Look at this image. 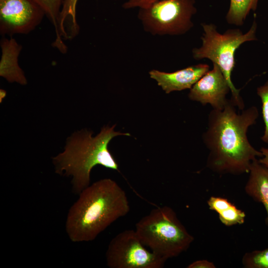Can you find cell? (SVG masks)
<instances>
[{
  "mask_svg": "<svg viewBox=\"0 0 268 268\" xmlns=\"http://www.w3.org/2000/svg\"><path fill=\"white\" fill-rule=\"evenodd\" d=\"M231 99L222 110L212 109L202 134L208 151L206 166L219 174L249 173L252 162L263 155L250 142L249 128L256 124L259 113L252 106L241 112Z\"/></svg>",
  "mask_w": 268,
  "mask_h": 268,
  "instance_id": "6da1fadb",
  "label": "cell"
},
{
  "mask_svg": "<svg viewBox=\"0 0 268 268\" xmlns=\"http://www.w3.org/2000/svg\"><path fill=\"white\" fill-rule=\"evenodd\" d=\"M130 210L125 191L115 181L103 179L79 194L68 210L66 231L72 242L92 241Z\"/></svg>",
  "mask_w": 268,
  "mask_h": 268,
  "instance_id": "7a4b0ae2",
  "label": "cell"
},
{
  "mask_svg": "<svg viewBox=\"0 0 268 268\" xmlns=\"http://www.w3.org/2000/svg\"><path fill=\"white\" fill-rule=\"evenodd\" d=\"M115 127H104L94 137L87 130L76 132L68 138L64 151L53 158L56 173L71 177L72 190L75 194L79 195L90 185V172L95 166L119 171L108 145L116 136L130 134L115 132Z\"/></svg>",
  "mask_w": 268,
  "mask_h": 268,
  "instance_id": "3957f363",
  "label": "cell"
},
{
  "mask_svg": "<svg viewBox=\"0 0 268 268\" xmlns=\"http://www.w3.org/2000/svg\"><path fill=\"white\" fill-rule=\"evenodd\" d=\"M135 231L145 247L166 261L187 251L194 240L168 206L151 210L136 223Z\"/></svg>",
  "mask_w": 268,
  "mask_h": 268,
  "instance_id": "277c9868",
  "label": "cell"
},
{
  "mask_svg": "<svg viewBox=\"0 0 268 268\" xmlns=\"http://www.w3.org/2000/svg\"><path fill=\"white\" fill-rule=\"evenodd\" d=\"M201 26L203 31L201 38V45L193 49V57L197 60L207 59L220 68L229 85L231 99L239 110H242L244 103L240 95V89L232 82L231 74L235 65L236 50L245 42L257 40V23L254 21L245 33L239 29H230L220 33L212 23H203Z\"/></svg>",
  "mask_w": 268,
  "mask_h": 268,
  "instance_id": "5b68a950",
  "label": "cell"
},
{
  "mask_svg": "<svg viewBox=\"0 0 268 268\" xmlns=\"http://www.w3.org/2000/svg\"><path fill=\"white\" fill-rule=\"evenodd\" d=\"M195 0H159L138 9V18L145 31L154 36H179L194 26Z\"/></svg>",
  "mask_w": 268,
  "mask_h": 268,
  "instance_id": "8992f818",
  "label": "cell"
},
{
  "mask_svg": "<svg viewBox=\"0 0 268 268\" xmlns=\"http://www.w3.org/2000/svg\"><path fill=\"white\" fill-rule=\"evenodd\" d=\"M110 268H161L166 260L147 250L135 230H126L110 242L106 253Z\"/></svg>",
  "mask_w": 268,
  "mask_h": 268,
  "instance_id": "52a82bcc",
  "label": "cell"
},
{
  "mask_svg": "<svg viewBox=\"0 0 268 268\" xmlns=\"http://www.w3.org/2000/svg\"><path fill=\"white\" fill-rule=\"evenodd\" d=\"M45 15L33 0H0V33L10 36L27 34L40 24Z\"/></svg>",
  "mask_w": 268,
  "mask_h": 268,
  "instance_id": "ba28073f",
  "label": "cell"
},
{
  "mask_svg": "<svg viewBox=\"0 0 268 268\" xmlns=\"http://www.w3.org/2000/svg\"><path fill=\"white\" fill-rule=\"evenodd\" d=\"M230 92L228 82L220 68L213 64L212 68L207 71L190 89L189 99L203 105L209 104L214 109L222 110Z\"/></svg>",
  "mask_w": 268,
  "mask_h": 268,
  "instance_id": "9c48e42d",
  "label": "cell"
},
{
  "mask_svg": "<svg viewBox=\"0 0 268 268\" xmlns=\"http://www.w3.org/2000/svg\"><path fill=\"white\" fill-rule=\"evenodd\" d=\"M209 66L206 64H199L189 66L174 72H167L157 69L149 72L151 78L167 94L191 89L208 70Z\"/></svg>",
  "mask_w": 268,
  "mask_h": 268,
  "instance_id": "30bf717a",
  "label": "cell"
},
{
  "mask_svg": "<svg viewBox=\"0 0 268 268\" xmlns=\"http://www.w3.org/2000/svg\"><path fill=\"white\" fill-rule=\"evenodd\" d=\"M0 76L9 82L26 85L27 79L18 64V57L22 46L12 37L3 38L0 41Z\"/></svg>",
  "mask_w": 268,
  "mask_h": 268,
  "instance_id": "8fae6325",
  "label": "cell"
},
{
  "mask_svg": "<svg viewBox=\"0 0 268 268\" xmlns=\"http://www.w3.org/2000/svg\"><path fill=\"white\" fill-rule=\"evenodd\" d=\"M248 174L245 192L253 200L263 204L267 212L266 223L268 226V167L256 159L252 162Z\"/></svg>",
  "mask_w": 268,
  "mask_h": 268,
  "instance_id": "7c38bea8",
  "label": "cell"
},
{
  "mask_svg": "<svg viewBox=\"0 0 268 268\" xmlns=\"http://www.w3.org/2000/svg\"><path fill=\"white\" fill-rule=\"evenodd\" d=\"M207 204L210 209L218 214L220 221L226 226L242 224L245 221V212L225 198L212 196Z\"/></svg>",
  "mask_w": 268,
  "mask_h": 268,
  "instance_id": "4fadbf2b",
  "label": "cell"
},
{
  "mask_svg": "<svg viewBox=\"0 0 268 268\" xmlns=\"http://www.w3.org/2000/svg\"><path fill=\"white\" fill-rule=\"evenodd\" d=\"M79 0H64L59 19L62 39L70 40L77 35L79 26L76 19V6Z\"/></svg>",
  "mask_w": 268,
  "mask_h": 268,
  "instance_id": "5bb4252c",
  "label": "cell"
},
{
  "mask_svg": "<svg viewBox=\"0 0 268 268\" xmlns=\"http://www.w3.org/2000/svg\"><path fill=\"white\" fill-rule=\"evenodd\" d=\"M44 10L45 15L54 26L56 38L53 46L61 53H65L67 47L60 35L59 19L64 0H33Z\"/></svg>",
  "mask_w": 268,
  "mask_h": 268,
  "instance_id": "9a60e30c",
  "label": "cell"
},
{
  "mask_svg": "<svg viewBox=\"0 0 268 268\" xmlns=\"http://www.w3.org/2000/svg\"><path fill=\"white\" fill-rule=\"evenodd\" d=\"M259 0H230L229 7L226 15L229 24L242 26L251 11H255Z\"/></svg>",
  "mask_w": 268,
  "mask_h": 268,
  "instance_id": "2e32d148",
  "label": "cell"
},
{
  "mask_svg": "<svg viewBox=\"0 0 268 268\" xmlns=\"http://www.w3.org/2000/svg\"><path fill=\"white\" fill-rule=\"evenodd\" d=\"M242 262L246 268H268V248L246 253Z\"/></svg>",
  "mask_w": 268,
  "mask_h": 268,
  "instance_id": "e0dca14e",
  "label": "cell"
},
{
  "mask_svg": "<svg viewBox=\"0 0 268 268\" xmlns=\"http://www.w3.org/2000/svg\"><path fill=\"white\" fill-rule=\"evenodd\" d=\"M257 94L262 103V112L265 129L262 140L268 144V79L257 88Z\"/></svg>",
  "mask_w": 268,
  "mask_h": 268,
  "instance_id": "ac0fdd59",
  "label": "cell"
},
{
  "mask_svg": "<svg viewBox=\"0 0 268 268\" xmlns=\"http://www.w3.org/2000/svg\"><path fill=\"white\" fill-rule=\"evenodd\" d=\"M122 1V7L126 9L143 8L159 0H118Z\"/></svg>",
  "mask_w": 268,
  "mask_h": 268,
  "instance_id": "d6986e66",
  "label": "cell"
},
{
  "mask_svg": "<svg viewBox=\"0 0 268 268\" xmlns=\"http://www.w3.org/2000/svg\"><path fill=\"white\" fill-rule=\"evenodd\" d=\"M188 268H215L214 264L205 260H198L192 262L187 267Z\"/></svg>",
  "mask_w": 268,
  "mask_h": 268,
  "instance_id": "ffe728a7",
  "label": "cell"
},
{
  "mask_svg": "<svg viewBox=\"0 0 268 268\" xmlns=\"http://www.w3.org/2000/svg\"><path fill=\"white\" fill-rule=\"evenodd\" d=\"M262 153V157L259 159L261 163L268 167V148L266 147H262L260 149Z\"/></svg>",
  "mask_w": 268,
  "mask_h": 268,
  "instance_id": "44dd1931",
  "label": "cell"
},
{
  "mask_svg": "<svg viewBox=\"0 0 268 268\" xmlns=\"http://www.w3.org/2000/svg\"><path fill=\"white\" fill-rule=\"evenodd\" d=\"M6 92L3 89L0 90V102L1 103L3 99L5 97Z\"/></svg>",
  "mask_w": 268,
  "mask_h": 268,
  "instance_id": "7402d4cb",
  "label": "cell"
}]
</instances>
